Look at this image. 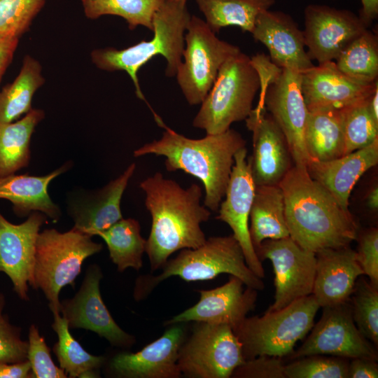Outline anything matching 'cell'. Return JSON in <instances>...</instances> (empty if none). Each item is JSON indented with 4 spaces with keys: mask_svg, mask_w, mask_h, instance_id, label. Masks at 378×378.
I'll return each mask as SVG.
<instances>
[{
    "mask_svg": "<svg viewBox=\"0 0 378 378\" xmlns=\"http://www.w3.org/2000/svg\"><path fill=\"white\" fill-rule=\"evenodd\" d=\"M304 145L310 162L328 161L343 156V109L319 108L309 111Z\"/></svg>",
    "mask_w": 378,
    "mask_h": 378,
    "instance_id": "4316f807",
    "label": "cell"
},
{
    "mask_svg": "<svg viewBox=\"0 0 378 378\" xmlns=\"http://www.w3.org/2000/svg\"><path fill=\"white\" fill-rule=\"evenodd\" d=\"M44 115L43 110L31 109L20 120L0 122V178L28 165L31 137Z\"/></svg>",
    "mask_w": 378,
    "mask_h": 378,
    "instance_id": "f1b7e54d",
    "label": "cell"
},
{
    "mask_svg": "<svg viewBox=\"0 0 378 378\" xmlns=\"http://www.w3.org/2000/svg\"><path fill=\"white\" fill-rule=\"evenodd\" d=\"M155 118L164 128L162 137L135 150L134 156H163L168 172L183 170L197 178L205 190L204 205L210 211H217L225 197L234 155L246 147V141L230 128L202 139H190L167 127L156 114Z\"/></svg>",
    "mask_w": 378,
    "mask_h": 378,
    "instance_id": "3957f363",
    "label": "cell"
},
{
    "mask_svg": "<svg viewBox=\"0 0 378 378\" xmlns=\"http://www.w3.org/2000/svg\"><path fill=\"white\" fill-rule=\"evenodd\" d=\"M304 24L303 34L307 53L318 64L335 60L369 26L360 16L349 10L318 4L306 7Z\"/></svg>",
    "mask_w": 378,
    "mask_h": 378,
    "instance_id": "5bb4252c",
    "label": "cell"
},
{
    "mask_svg": "<svg viewBox=\"0 0 378 378\" xmlns=\"http://www.w3.org/2000/svg\"><path fill=\"white\" fill-rule=\"evenodd\" d=\"M185 1H187V0H185Z\"/></svg>",
    "mask_w": 378,
    "mask_h": 378,
    "instance_id": "816d5d0a",
    "label": "cell"
},
{
    "mask_svg": "<svg viewBox=\"0 0 378 378\" xmlns=\"http://www.w3.org/2000/svg\"><path fill=\"white\" fill-rule=\"evenodd\" d=\"M6 304V299L4 295L0 292V318L3 316V311Z\"/></svg>",
    "mask_w": 378,
    "mask_h": 378,
    "instance_id": "f907efd6",
    "label": "cell"
},
{
    "mask_svg": "<svg viewBox=\"0 0 378 378\" xmlns=\"http://www.w3.org/2000/svg\"><path fill=\"white\" fill-rule=\"evenodd\" d=\"M186 339L181 323L171 325L164 334L135 353L122 352L111 361L115 374L125 378H179L178 352Z\"/></svg>",
    "mask_w": 378,
    "mask_h": 378,
    "instance_id": "ffe728a7",
    "label": "cell"
},
{
    "mask_svg": "<svg viewBox=\"0 0 378 378\" xmlns=\"http://www.w3.org/2000/svg\"><path fill=\"white\" fill-rule=\"evenodd\" d=\"M349 360L327 355H309L285 364L286 378H347Z\"/></svg>",
    "mask_w": 378,
    "mask_h": 378,
    "instance_id": "74e56055",
    "label": "cell"
},
{
    "mask_svg": "<svg viewBox=\"0 0 378 378\" xmlns=\"http://www.w3.org/2000/svg\"><path fill=\"white\" fill-rule=\"evenodd\" d=\"M185 34L177 83L190 105L202 102L213 85L222 64L240 52L238 46L219 39L205 21L191 16Z\"/></svg>",
    "mask_w": 378,
    "mask_h": 378,
    "instance_id": "30bf717a",
    "label": "cell"
},
{
    "mask_svg": "<svg viewBox=\"0 0 378 378\" xmlns=\"http://www.w3.org/2000/svg\"><path fill=\"white\" fill-rule=\"evenodd\" d=\"M319 308L312 294L281 309L265 312L262 316L246 317L233 330L241 344L245 360L262 355L288 357L297 342L312 328Z\"/></svg>",
    "mask_w": 378,
    "mask_h": 378,
    "instance_id": "ba28073f",
    "label": "cell"
},
{
    "mask_svg": "<svg viewBox=\"0 0 378 378\" xmlns=\"http://www.w3.org/2000/svg\"><path fill=\"white\" fill-rule=\"evenodd\" d=\"M368 104L373 118L378 122V87L368 98Z\"/></svg>",
    "mask_w": 378,
    "mask_h": 378,
    "instance_id": "c3c4849f",
    "label": "cell"
},
{
    "mask_svg": "<svg viewBox=\"0 0 378 378\" xmlns=\"http://www.w3.org/2000/svg\"><path fill=\"white\" fill-rule=\"evenodd\" d=\"M354 321L360 332L378 346V287L360 276L350 296Z\"/></svg>",
    "mask_w": 378,
    "mask_h": 378,
    "instance_id": "d590c367",
    "label": "cell"
},
{
    "mask_svg": "<svg viewBox=\"0 0 378 378\" xmlns=\"http://www.w3.org/2000/svg\"><path fill=\"white\" fill-rule=\"evenodd\" d=\"M185 0H164L153 18V36L122 50L114 48L95 49L91 59L99 69L107 71H124L135 87L136 96L145 100L137 73L154 56L162 55L167 61L165 74L175 76L182 62L184 33L191 18Z\"/></svg>",
    "mask_w": 378,
    "mask_h": 378,
    "instance_id": "277c9868",
    "label": "cell"
},
{
    "mask_svg": "<svg viewBox=\"0 0 378 378\" xmlns=\"http://www.w3.org/2000/svg\"><path fill=\"white\" fill-rule=\"evenodd\" d=\"M335 62L349 78L366 84L374 83L378 76L377 35L367 29L345 47Z\"/></svg>",
    "mask_w": 378,
    "mask_h": 378,
    "instance_id": "836d02e7",
    "label": "cell"
},
{
    "mask_svg": "<svg viewBox=\"0 0 378 378\" xmlns=\"http://www.w3.org/2000/svg\"><path fill=\"white\" fill-rule=\"evenodd\" d=\"M145 205L152 218L146 250L152 272L162 268L174 252L195 248L206 238L201 224L210 210L200 204L202 189L192 183L187 188L156 172L140 183Z\"/></svg>",
    "mask_w": 378,
    "mask_h": 378,
    "instance_id": "6da1fadb",
    "label": "cell"
},
{
    "mask_svg": "<svg viewBox=\"0 0 378 378\" xmlns=\"http://www.w3.org/2000/svg\"><path fill=\"white\" fill-rule=\"evenodd\" d=\"M255 253L262 262L270 260L274 272L275 293L267 312L281 309L293 301L312 294L316 253L299 246L290 237L266 239Z\"/></svg>",
    "mask_w": 378,
    "mask_h": 378,
    "instance_id": "7c38bea8",
    "label": "cell"
},
{
    "mask_svg": "<svg viewBox=\"0 0 378 378\" xmlns=\"http://www.w3.org/2000/svg\"><path fill=\"white\" fill-rule=\"evenodd\" d=\"M45 221L42 214L34 211L22 223L13 224L0 213V272L24 300H29V286L34 287L36 242Z\"/></svg>",
    "mask_w": 378,
    "mask_h": 378,
    "instance_id": "ac0fdd59",
    "label": "cell"
},
{
    "mask_svg": "<svg viewBox=\"0 0 378 378\" xmlns=\"http://www.w3.org/2000/svg\"><path fill=\"white\" fill-rule=\"evenodd\" d=\"M322 308L320 320L313 326L299 349L288 356L290 359L320 354L349 360H377V347L363 336L354 321L350 300Z\"/></svg>",
    "mask_w": 378,
    "mask_h": 378,
    "instance_id": "4fadbf2b",
    "label": "cell"
},
{
    "mask_svg": "<svg viewBox=\"0 0 378 378\" xmlns=\"http://www.w3.org/2000/svg\"><path fill=\"white\" fill-rule=\"evenodd\" d=\"M368 98L343 108L344 155L364 148L378 139V122L369 110Z\"/></svg>",
    "mask_w": 378,
    "mask_h": 378,
    "instance_id": "8d00e7d4",
    "label": "cell"
},
{
    "mask_svg": "<svg viewBox=\"0 0 378 378\" xmlns=\"http://www.w3.org/2000/svg\"><path fill=\"white\" fill-rule=\"evenodd\" d=\"M46 0H0V35L19 38L29 29Z\"/></svg>",
    "mask_w": 378,
    "mask_h": 378,
    "instance_id": "f35d334b",
    "label": "cell"
},
{
    "mask_svg": "<svg viewBox=\"0 0 378 378\" xmlns=\"http://www.w3.org/2000/svg\"><path fill=\"white\" fill-rule=\"evenodd\" d=\"M260 77L258 106H265L287 141L295 165L307 167L310 159L304 145L309 115L301 90L302 72L276 66L269 57L251 58Z\"/></svg>",
    "mask_w": 378,
    "mask_h": 378,
    "instance_id": "8992f818",
    "label": "cell"
},
{
    "mask_svg": "<svg viewBox=\"0 0 378 378\" xmlns=\"http://www.w3.org/2000/svg\"><path fill=\"white\" fill-rule=\"evenodd\" d=\"M164 0H81L85 16L111 15L123 18L130 30L143 26L153 31V18Z\"/></svg>",
    "mask_w": 378,
    "mask_h": 378,
    "instance_id": "e575fe53",
    "label": "cell"
},
{
    "mask_svg": "<svg viewBox=\"0 0 378 378\" xmlns=\"http://www.w3.org/2000/svg\"><path fill=\"white\" fill-rule=\"evenodd\" d=\"M98 236L106 242L110 258L119 272L130 267L138 271L142 267L146 239L141 235L139 221L122 218Z\"/></svg>",
    "mask_w": 378,
    "mask_h": 378,
    "instance_id": "d6a6232c",
    "label": "cell"
},
{
    "mask_svg": "<svg viewBox=\"0 0 378 378\" xmlns=\"http://www.w3.org/2000/svg\"><path fill=\"white\" fill-rule=\"evenodd\" d=\"M28 341L21 339V329L11 324L6 315L0 318V363L27 360Z\"/></svg>",
    "mask_w": 378,
    "mask_h": 378,
    "instance_id": "60d3db41",
    "label": "cell"
},
{
    "mask_svg": "<svg viewBox=\"0 0 378 378\" xmlns=\"http://www.w3.org/2000/svg\"><path fill=\"white\" fill-rule=\"evenodd\" d=\"M102 277L100 267L90 265L74 297L60 302L59 312L69 328L92 331L113 346L130 348L135 343V337L115 323L103 302L99 289Z\"/></svg>",
    "mask_w": 378,
    "mask_h": 378,
    "instance_id": "2e32d148",
    "label": "cell"
},
{
    "mask_svg": "<svg viewBox=\"0 0 378 378\" xmlns=\"http://www.w3.org/2000/svg\"><path fill=\"white\" fill-rule=\"evenodd\" d=\"M260 84L259 74L248 55L240 51L230 57L220 68L192 125L206 134H217L229 130L233 122L246 120Z\"/></svg>",
    "mask_w": 378,
    "mask_h": 378,
    "instance_id": "52a82bcc",
    "label": "cell"
},
{
    "mask_svg": "<svg viewBox=\"0 0 378 378\" xmlns=\"http://www.w3.org/2000/svg\"><path fill=\"white\" fill-rule=\"evenodd\" d=\"M158 276L139 277L134 288V298L139 300L148 295L155 286L171 276L190 282L211 280L222 274L240 279L245 286L258 291L265 284L246 263L241 246L232 234L211 237L195 248H185L168 260Z\"/></svg>",
    "mask_w": 378,
    "mask_h": 378,
    "instance_id": "5b68a950",
    "label": "cell"
},
{
    "mask_svg": "<svg viewBox=\"0 0 378 378\" xmlns=\"http://www.w3.org/2000/svg\"><path fill=\"white\" fill-rule=\"evenodd\" d=\"M66 169L64 165L43 176L13 174L1 177L0 199L10 201L14 213L20 217L38 211L57 220L60 216V210L51 200L48 187L52 179Z\"/></svg>",
    "mask_w": 378,
    "mask_h": 378,
    "instance_id": "d4e9b609",
    "label": "cell"
},
{
    "mask_svg": "<svg viewBox=\"0 0 378 378\" xmlns=\"http://www.w3.org/2000/svg\"><path fill=\"white\" fill-rule=\"evenodd\" d=\"M378 163V139L351 153L328 161H311L310 176L322 185L344 209H349L351 190L360 176Z\"/></svg>",
    "mask_w": 378,
    "mask_h": 378,
    "instance_id": "cb8c5ba5",
    "label": "cell"
},
{
    "mask_svg": "<svg viewBox=\"0 0 378 378\" xmlns=\"http://www.w3.org/2000/svg\"><path fill=\"white\" fill-rule=\"evenodd\" d=\"M230 275L225 284L210 290H200L199 301L192 307L165 321V326L190 321L224 324L235 329L252 311L258 290L246 286Z\"/></svg>",
    "mask_w": 378,
    "mask_h": 378,
    "instance_id": "d6986e66",
    "label": "cell"
},
{
    "mask_svg": "<svg viewBox=\"0 0 378 378\" xmlns=\"http://www.w3.org/2000/svg\"><path fill=\"white\" fill-rule=\"evenodd\" d=\"M360 17L369 25L378 15V0H360Z\"/></svg>",
    "mask_w": 378,
    "mask_h": 378,
    "instance_id": "7dc6e473",
    "label": "cell"
},
{
    "mask_svg": "<svg viewBox=\"0 0 378 378\" xmlns=\"http://www.w3.org/2000/svg\"><path fill=\"white\" fill-rule=\"evenodd\" d=\"M377 360L368 358L350 359L347 378H377L378 365Z\"/></svg>",
    "mask_w": 378,
    "mask_h": 378,
    "instance_id": "ee69618b",
    "label": "cell"
},
{
    "mask_svg": "<svg viewBox=\"0 0 378 378\" xmlns=\"http://www.w3.org/2000/svg\"><path fill=\"white\" fill-rule=\"evenodd\" d=\"M251 34L265 46L276 66L302 73L314 66L305 50L303 31L289 15L264 10L258 15Z\"/></svg>",
    "mask_w": 378,
    "mask_h": 378,
    "instance_id": "7402d4cb",
    "label": "cell"
},
{
    "mask_svg": "<svg viewBox=\"0 0 378 378\" xmlns=\"http://www.w3.org/2000/svg\"><path fill=\"white\" fill-rule=\"evenodd\" d=\"M52 328L57 333L58 341L53 346L61 368L71 378L99 377V370L106 358L86 351L69 332L66 319L60 313L53 314Z\"/></svg>",
    "mask_w": 378,
    "mask_h": 378,
    "instance_id": "1f68e13d",
    "label": "cell"
},
{
    "mask_svg": "<svg viewBox=\"0 0 378 378\" xmlns=\"http://www.w3.org/2000/svg\"><path fill=\"white\" fill-rule=\"evenodd\" d=\"M249 219V232L255 249L266 239L290 237L284 193L279 185L255 186Z\"/></svg>",
    "mask_w": 378,
    "mask_h": 378,
    "instance_id": "83f0119b",
    "label": "cell"
},
{
    "mask_svg": "<svg viewBox=\"0 0 378 378\" xmlns=\"http://www.w3.org/2000/svg\"><path fill=\"white\" fill-rule=\"evenodd\" d=\"M205 22L214 32L236 26L252 33L258 15L268 10L274 0H196Z\"/></svg>",
    "mask_w": 378,
    "mask_h": 378,
    "instance_id": "4dcf8cb0",
    "label": "cell"
},
{
    "mask_svg": "<svg viewBox=\"0 0 378 378\" xmlns=\"http://www.w3.org/2000/svg\"><path fill=\"white\" fill-rule=\"evenodd\" d=\"M34 377L29 360L18 363H0V378Z\"/></svg>",
    "mask_w": 378,
    "mask_h": 378,
    "instance_id": "bcb514c9",
    "label": "cell"
},
{
    "mask_svg": "<svg viewBox=\"0 0 378 378\" xmlns=\"http://www.w3.org/2000/svg\"><path fill=\"white\" fill-rule=\"evenodd\" d=\"M245 120L253 135V153L248 162L255 185H279L293 167L284 134L265 106L257 105Z\"/></svg>",
    "mask_w": 378,
    "mask_h": 378,
    "instance_id": "e0dca14e",
    "label": "cell"
},
{
    "mask_svg": "<svg viewBox=\"0 0 378 378\" xmlns=\"http://www.w3.org/2000/svg\"><path fill=\"white\" fill-rule=\"evenodd\" d=\"M356 239L357 259L364 275L373 286L378 287V230L370 227L358 232Z\"/></svg>",
    "mask_w": 378,
    "mask_h": 378,
    "instance_id": "b9f144b4",
    "label": "cell"
},
{
    "mask_svg": "<svg viewBox=\"0 0 378 378\" xmlns=\"http://www.w3.org/2000/svg\"><path fill=\"white\" fill-rule=\"evenodd\" d=\"M42 67L38 60L27 55L16 78L0 91V122H12L31 108L36 91L45 82Z\"/></svg>",
    "mask_w": 378,
    "mask_h": 378,
    "instance_id": "f546056e",
    "label": "cell"
},
{
    "mask_svg": "<svg viewBox=\"0 0 378 378\" xmlns=\"http://www.w3.org/2000/svg\"><path fill=\"white\" fill-rule=\"evenodd\" d=\"M377 87V80L366 84L349 78L334 61L314 65L301 76V90L309 111L347 108L367 99Z\"/></svg>",
    "mask_w": 378,
    "mask_h": 378,
    "instance_id": "44dd1931",
    "label": "cell"
},
{
    "mask_svg": "<svg viewBox=\"0 0 378 378\" xmlns=\"http://www.w3.org/2000/svg\"><path fill=\"white\" fill-rule=\"evenodd\" d=\"M18 42L19 38L12 34L0 35V83L13 60Z\"/></svg>",
    "mask_w": 378,
    "mask_h": 378,
    "instance_id": "f6af8a7d",
    "label": "cell"
},
{
    "mask_svg": "<svg viewBox=\"0 0 378 378\" xmlns=\"http://www.w3.org/2000/svg\"><path fill=\"white\" fill-rule=\"evenodd\" d=\"M136 165L130 164L117 178L111 181L74 215V228L90 236L99 235L122 218L120 202Z\"/></svg>",
    "mask_w": 378,
    "mask_h": 378,
    "instance_id": "484cf974",
    "label": "cell"
},
{
    "mask_svg": "<svg viewBox=\"0 0 378 378\" xmlns=\"http://www.w3.org/2000/svg\"><path fill=\"white\" fill-rule=\"evenodd\" d=\"M255 188L248 162L247 149L244 147L234 155L225 199L219 205L218 215L216 218L230 227L233 237L242 249L246 265L262 279L265 277L264 267L252 244L248 226Z\"/></svg>",
    "mask_w": 378,
    "mask_h": 378,
    "instance_id": "9a60e30c",
    "label": "cell"
},
{
    "mask_svg": "<svg viewBox=\"0 0 378 378\" xmlns=\"http://www.w3.org/2000/svg\"><path fill=\"white\" fill-rule=\"evenodd\" d=\"M367 204L370 209L376 211L378 209V188L373 187L367 195Z\"/></svg>",
    "mask_w": 378,
    "mask_h": 378,
    "instance_id": "681fc988",
    "label": "cell"
},
{
    "mask_svg": "<svg viewBox=\"0 0 378 378\" xmlns=\"http://www.w3.org/2000/svg\"><path fill=\"white\" fill-rule=\"evenodd\" d=\"M27 360L30 363L34 377L66 378L67 374L55 365L44 338L38 328L32 324L29 330Z\"/></svg>",
    "mask_w": 378,
    "mask_h": 378,
    "instance_id": "ab89813d",
    "label": "cell"
},
{
    "mask_svg": "<svg viewBox=\"0 0 378 378\" xmlns=\"http://www.w3.org/2000/svg\"><path fill=\"white\" fill-rule=\"evenodd\" d=\"M242 346L232 328L196 322L181 344L178 365L190 378H230L244 363Z\"/></svg>",
    "mask_w": 378,
    "mask_h": 378,
    "instance_id": "8fae6325",
    "label": "cell"
},
{
    "mask_svg": "<svg viewBox=\"0 0 378 378\" xmlns=\"http://www.w3.org/2000/svg\"><path fill=\"white\" fill-rule=\"evenodd\" d=\"M312 295L320 307L347 302L357 279L364 275L356 252L349 246L326 248L316 253Z\"/></svg>",
    "mask_w": 378,
    "mask_h": 378,
    "instance_id": "603a6c76",
    "label": "cell"
},
{
    "mask_svg": "<svg viewBox=\"0 0 378 378\" xmlns=\"http://www.w3.org/2000/svg\"><path fill=\"white\" fill-rule=\"evenodd\" d=\"M284 368L281 358L262 355L246 360L234 370L231 377L286 378Z\"/></svg>",
    "mask_w": 378,
    "mask_h": 378,
    "instance_id": "7bdbcfd3",
    "label": "cell"
},
{
    "mask_svg": "<svg viewBox=\"0 0 378 378\" xmlns=\"http://www.w3.org/2000/svg\"><path fill=\"white\" fill-rule=\"evenodd\" d=\"M279 185L290 237L302 248L316 253L356 240L359 225L353 215L310 176L307 167L294 165Z\"/></svg>",
    "mask_w": 378,
    "mask_h": 378,
    "instance_id": "7a4b0ae2",
    "label": "cell"
},
{
    "mask_svg": "<svg viewBox=\"0 0 378 378\" xmlns=\"http://www.w3.org/2000/svg\"><path fill=\"white\" fill-rule=\"evenodd\" d=\"M91 237L74 227L66 232L46 229L38 233L33 288L42 290L52 314L60 313L62 288L74 286L83 261L102 250V244L93 241Z\"/></svg>",
    "mask_w": 378,
    "mask_h": 378,
    "instance_id": "9c48e42d",
    "label": "cell"
}]
</instances>
